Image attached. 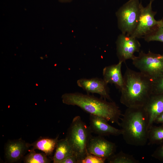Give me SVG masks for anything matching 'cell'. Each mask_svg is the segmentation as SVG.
<instances>
[{
    "mask_svg": "<svg viewBox=\"0 0 163 163\" xmlns=\"http://www.w3.org/2000/svg\"><path fill=\"white\" fill-rule=\"evenodd\" d=\"M151 156L163 162V142L159 144V146L152 154Z\"/></svg>",
    "mask_w": 163,
    "mask_h": 163,
    "instance_id": "23",
    "label": "cell"
},
{
    "mask_svg": "<svg viewBox=\"0 0 163 163\" xmlns=\"http://www.w3.org/2000/svg\"><path fill=\"white\" fill-rule=\"evenodd\" d=\"M123 62L119 61L117 64L106 66L103 70V79L107 84H113L120 91L123 85V76L121 72Z\"/></svg>",
    "mask_w": 163,
    "mask_h": 163,
    "instance_id": "13",
    "label": "cell"
},
{
    "mask_svg": "<svg viewBox=\"0 0 163 163\" xmlns=\"http://www.w3.org/2000/svg\"><path fill=\"white\" fill-rule=\"evenodd\" d=\"M78 160L75 155L66 158L61 161L60 163H78Z\"/></svg>",
    "mask_w": 163,
    "mask_h": 163,
    "instance_id": "24",
    "label": "cell"
},
{
    "mask_svg": "<svg viewBox=\"0 0 163 163\" xmlns=\"http://www.w3.org/2000/svg\"><path fill=\"white\" fill-rule=\"evenodd\" d=\"M74 155L73 150L67 139L58 140L53 158V163H60L66 158Z\"/></svg>",
    "mask_w": 163,
    "mask_h": 163,
    "instance_id": "15",
    "label": "cell"
},
{
    "mask_svg": "<svg viewBox=\"0 0 163 163\" xmlns=\"http://www.w3.org/2000/svg\"><path fill=\"white\" fill-rule=\"evenodd\" d=\"M59 2L61 3H67L72 2L74 0H58Z\"/></svg>",
    "mask_w": 163,
    "mask_h": 163,
    "instance_id": "26",
    "label": "cell"
},
{
    "mask_svg": "<svg viewBox=\"0 0 163 163\" xmlns=\"http://www.w3.org/2000/svg\"><path fill=\"white\" fill-rule=\"evenodd\" d=\"M142 6L139 0H129L117 11L118 27L121 33L129 36L132 34L137 24Z\"/></svg>",
    "mask_w": 163,
    "mask_h": 163,
    "instance_id": "5",
    "label": "cell"
},
{
    "mask_svg": "<svg viewBox=\"0 0 163 163\" xmlns=\"http://www.w3.org/2000/svg\"><path fill=\"white\" fill-rule=\"evenodd\" d=\"M30 147V144L21 138L8 140L4 147L7 161L10 163L18 161L23 158Z\"/></svg>",
    "mask_w": 163,
    "mask_h": 163,
    "instance_id": "11",
    "label": "cell"
},
{
    "mask_svg": "<svg viewBox=\"0 0 163 163\" xmlns=\"http://www.w3.org/2000/svg\"><path fill=\"white\" fill-rule=\"evenodd\" d=\"M77 84L78 86L82 88L87 94L96 93L99 94L102 98L112 101L109 95L107 84L103 79L97 77L82 78L77 81Z\"/></svg>",
    "mask_w": 163,
    "mask_h": 163,
    "instance_id": "10",
    "label": "cell"
},
{
    "mask_svg": "<svg viewBox=\"0 0 163 163\" xmlns=\"http://www.w3.org/2000/svg\"><path fill=\"white\" fill-rule=\"evenodd\" d=\"M148 140L149 145H159L163 142V124L159 126L153 125L149 127Z\"/></svg>",
    "mask_w": 163,
    "mask_h": 163,
    "instance_id": "17",
    "label": "cell"
},
{
    "mask_svg": "<svg viewBox=\"0 0 163 163\" xmlns=\"http://www.w3.org/2000/svg\"><path fill=\"white\" fill-rule=\"evenodd\" d=\"M162 55H163V54H162Z\"/></svg>",
    "mask_w": 163,
    "mask_h": 163,
    "instance_id": "28",
    "label": "cell"
},
{
    "mask_svg": "<svg viewBox=\"0 0 163 163\" xmlns=\"http://www.w3.org/2000/svg\"><path fill=\"white\" fill-rule=\"evenodd\" d=\"M107 159L88 153L79 163H104Z\"/></svg>",
    "mask_w": 163,
    "mask_h": 163,
    "instance_id": "21",
    "label": "cell"
},
{
    "mask_svg": "<svg viewBox=\"0 0 163 163\" xmlns=\"http://www.w3.org/2000/svg\"><path fill=\"white\" fill-rule=\"evenodd\" d=\"M109 163H139L140 161L132 155L120 151L107 159Z\"/></svg>",
    "mask_w": 163,
    "mask_h": 163,
    "instance_id": "19",
    "label": "cell"
},
{
    "mask_svg": "<svg viewBox=\"0 0 163 163\" xmlns=\"http://www.w3.org/2000/svg\"><path fill=\"white\" fill-rule=\"evenodd\" d=\"M89 126L79 116H75L68 130L66 137L78 160L84 158L88 153L87 147L92 136Z\"/></svg>",
    "mask_w": 163,
    "mask_h": 163,
    "instance_id": "4",
    "label": "cell"
},
{
    "mask_svg": "<svg viewBox=\"0 0 163 163\" xmlns=\"http://www.w3.org/2000/svg\"><path fill=\"white\" fill-rule=\"evenodd\" d=\"M116 149L115 143L100 136H92L87 147L88 153L107 159L115 153Z\"/></svg>",
    "mask_w": 163,
    "mask_h": 163,
    "instance_id": "9",
    "label": "cell"
},
{
    "mask_svg": "<svg viewBox=\"0 0 163 163\" xmlns=\"http://www.w3.org/2000/svg\"><path fill=\"white\" fill-rule=\"evenodd\" d=\"M120 118L123 138L129 145L142 146L148 142L149 120L143 107H127Z\"/></svg>",
    "mask_w": 163,
    "mask_h": 163,
    "instance_id": "3",
    "label": "cell"
},
{
    "mask_svg": "<svg viewBox=\"0 0 163 163\" xmlns=\"http://www.w3.org/2000/svg\"><path fill=\"white\" fill-rule=\"evenodd\" d=\"M155 0H149V1H150V2H152L153 1H154Z\"/></svg>",
    "mask_w": 163,
    "mask_h": 163,
    "instance_id": "27",
    "label": "cell"
},
{
    "mask_svg": "<svg viewBox=\"0 0 163 163\" xmlns=\"http://www.w3.org/2000/svg\"><path fill=\"white\" fill-rule=\"evenodd\" d=\"M152 3L145 7H142L139 21L134 32L131 36L137 39L143 38L152 32L158 25L160 20L157 21L155 16L157 12L152 10Z\"/></svg>",
    "mask_w": 163,
    "mask_h": 163,
    "instance_id": "7",
    "label": "cell"
},
{
    "mask_svg": "<svg viewBox=\"0 0 163 163\" xmlns=\"http://www.w3.org/2000/svg\"><path fill=\"white\" fill-rule=\"evenodd\" d=\"M152 94H163V73L153 80Z\"/></svg>",
    "mask_w": 163,
    "mask_h": 163,
    "instance_id": "22",
    "label": "cell"
},
{
    "mask_svg": "<svg viewBox=\"0 0 163 163\" xmlns=\"http://www.w3.org/2000/svg\"><path fill=\"white\" fill-rule=\"evenodd\" d=\"M89 126L92 133L102 136L122 134L121 129L116 128L108 123L106 119L99 116L90 114Z\"/></svg>",
    "mask_w": 163,
    "mask_h": 163,
    "instance_id": "12",
    "label": "cell"
},
{
    "mask_svg": "<svg viewBox=\"0 0 163 163\" xmlns=\"http://www.w3.org/2000/svg\"><path fill=\"white\" fill-rule=\"evenodd\" d=\"M58 136L55 138L48 137H40L33 143L30 144L33 149H37L44 153L47 155L52 154L56 149L58 141Z\"/></svg>",
    "mask_w": 163,
    "mask_h": 163,
    "instance_id": "16",
    "label": "cell"
},
{
    "mask_svg": "<svg viewBox=\"0 0 163 163\" xmlns=\"http://www.w3.org/2000/svg\"><path fill=\"white\" fill-rule=\"evenodd\" d=\"M132 63L139 72L153 80L163 73V56L150 50L142 51L132 60Z\"/></svg>",
    "mask_w": 163,
    "mask_h": 163,
    "instance_id": "6",
    "label": "cell"
},
{
    "mask_svg": "<svg viewBox=\"0 0 163 163\" xmlns=\"http://www.w3.org/2000/svg\"><path fill=\"white\" fill-rule=\"evenodd\" d=\"M62 98L65 104L76 106L89 114L102 117L120 126L122 114L119 107L112 101H108L101 98L79 92L64 94Z\"/></svg>",
    "mask_w": 163,
    "mask_h": 163,
    "instance_id": "2",
    "label": "cell"
},
{
    "mask_svg": "<svg viewBox=\"0 0 163 163\" xmlns=\"http://www.w3.org/2000/svg\"><path fill=\"white\" fill-rule=\"evenodd\" d=\"M44 153H36L32 149L24 158L25 163H49L51 160Z\"/></svg>",
    "mask_w": 163,
    "mask_h": 163,
    "instance_id": "18",
    "label": "cell"
},
{
    "mask_svg": "<svg viewBox=\"0 0 163 163\" xmlns=\"http://www.w3.org/2000/svg\"><path fill=\"white\" fill-rule=\"evenodd\" d=\"M154 123L163 124V112L156 118Z\"/></svg>",
    "mask_w": 163,
    "mask_h": 163,
    "instance_id": "25",
    "label": "cell"
},
{
    "mask_svg": "<svg viewBox=\"0 0 163 163\" xmlns=\"http://www.w3.org/2000/svg\"><path fill=\"white\" fill-rule=\"evenodd\" d=\"M143 38L148 42L153 41L163 42V20H160L156 28Z\"/></svg>",
    "mask_w": 163,
    "mask_h": 163,
    "instance_id": "20",
    "label": "cell"
},
{
    "mask_svg": "<svg viewBox=\"0 0 163 163\" xmlns=\"http://www.w3.org/2000/svg\"><path fill=\"white\" fill-rule=\"evenodd\" d=\"M123 76L120 102L127 107H144L152 94L153 80L127 67Z\"/></svg>",
    "mask_w": 163,
    "mask_h": 163,
    "instance_id": "1",
    "label": "cell"
},
{
    "mask_svg": "<svg viewBox=\"0 0 163 163\" xmlns=\"http://www.w3.org/2000/svg\"><path fill=\"white\" fill-rule=\"evenodd\" d=\"M117 54L119 60L125 62L129 59L132 60L134 53L139 52L141 45L137 39L121 33L118 37L116 42Z\"/></svg>",
    "mask_w": 163,
    "mask_h": 163,
    "instance_id": "8",
    "label": "cell"
},
{
    "mask_svg": "<svg viewBox=\"0 0 163 163\" xmlns=\"http://www.w3.org/2000/svg\"><path fill=\"white\" fill-rule=\"evenodd\" d=\"M144 107L148 116L149 129L156 118L163 112V94H152Z\"/></svg>",
    "mask_w": 163,
    "mask_h": 163,
    "instance_id": "14",
    "label": "cell"
}]
</instances>
